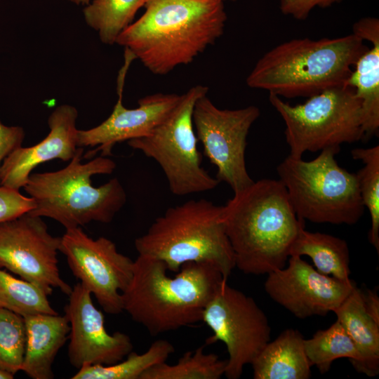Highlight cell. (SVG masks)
Instances as JSON below:
<instances>
[{"label":"cell","instance_id":"836d02e7","mask_svg":"<svg viewBox=\"0 0 379 379\" xmlns=\"http://www.w3.org/2000/svg\"><path fill=\"white\" fill-rule=\"evenodd\" d=\"M362 292V299L365 310L368 314L379 324V297L375 291L367 290Z\"/></svg>","mask_w":379,"mask_h":379},{"label":"cell","instance_id":"f546056e","mask_svg":"<svg viewBox=\"0 0 379 379\" xmlns=\"http://www.w3.org/2000/svg\"><path fill=\"white\" fill-rule=\"evenodd\" d=\"M31 197H25L19 190L0 185V222L15 219L34 208Z\"/></svg>","mask_w":379,"mask_h":379},{"label":"cell","instance_id":"e0dca14e","mask_svg":"<svg viewBox=\"0 0 379 379\" xmlns=\"http://www.w3.org/2000/svg\"><path fill=\"white\" fill-rule=\"evenodd\" d=\"M77 109L69 105L57 107L50 114V132L35 145L20 147L11 152L2 161L0 185L20 190L27 184L32 171L39 164L60 159L70 161L77 148Z\"/></svg>","mask_w":379,"mask_h":379},{"label":"cell","instance_id":"7a4b0ae2","mask_svg":"<svg viewBox=\"0 0 379 379\" xmlns=\"http://www.w3.org/2000/svg\"><path fill=\"white\" fill-rule=\"evenodd\" d=\"M222 218L235 267L246 274H269L286 266L304 221L279 180L263 178L234 193Z\"/></svg>","mask_w":379,"mask_h":379},{"label":"cell","instance_id":"4dcf8cb0","mask_svg":"<svg viewBox=\"0 0 379 379\" xmlns=\"http://www.w3.org/2000/svg\"><path fill=\"white\" fill-rule=\"evenodd\" d=\"M342 0H280L279 8L283 14L296 20H305L317 7L327 8Z\"/></svg>","mask_w":379,"mask_h":379},{"label":"cell","instance_id":"83f0119b","mask_svg":"<svg viewBox=\"0 0 379 379\" xmlns=\"http://www.w3.org/2000/svg\"><path fill=\"white\" fill-rule=\"evenodd\" d=\"M352 158L361 160L363 167L357 173L362 203L370 214L369 242L379 252V145L356 148Z\"/></svg>","mask_w":379,"mask_h":379},{"label":"cell","instance_id":"d590c367","mask_svg":"<svg viewBox=\"0 0 379 379\" xmlns=\"http://www.w3.org/2000/svg\"><path fill=\"white\" fill-rule=\"evenodd\" d=\"M68 1L77 5H80V4L88 5L91 2V0H68Z\"/></svg>","mask_w":379,"mask_h":379},{"label":"cell","instance_id":"d6a6232c","mask_svg":"<svg viewBox=\"0 0 379 379\" xmlns=\"http://www.w3.org/2000/svg\"><path fill=\"white\" fill-rule=\"evenodd\" d=\"M352 33L363 41L372 43L379 40V20L372 17L361 18L354 24Z\"/></svg>","mask_w":379,"mask_h":379},{"label":"cell","instance_id":"52a82bcc","mask_svg":"<svg viewBox=\"0 0 379 379\" xmlns=\"http://www.w3.org/2000/svg\"><path fill=\"white\" fill-rule=\"evenodd\" d=\"M328 147L311 161L286 157L277 166L279 180L297 215L314 223L354 225L361 218L362 203L357 173L340 167Z\"/></svg>","mask_w":379,"mask_h":379},{"label":"cell","instance_id":"9a60e30c","mask_svg":"<svg viewBox=\"0 0 379 379\" xmlns=\"http://www.w3.org/2000/svg\"><path fill=\"white\" fill-rule=\"evenodd\" d=\"M134 59L131 53L125 51V63L117 80L118 100L109 117L94 128L78 130V147L97 146L83 155V158L91 159L98 152H101V156H110L117 143L149 135L180 101L182 95L159 93L140 98L136 108H126L122 102L124 84Z\"/></svg>","mask_w":379,"mask_h":379},{"label":"cell","instance_id":"ffe728a7","mask_svg":"<svg viewBox=\"0 0 379 379\" xmlns=\"http://www.w3.org/2000/svg\"><path fill=\"white\" fill-rule=\"evenodd\" d=\"M298 330H284L270 341L252 361L255 379H308L311 364Z\"/></svg>","mask_w":379,"mask_h":379},{"label":"cell","instance_id":"ba28073f","mask_svg":"<svg viewBox=\"0 0 379 379\" xmlns=\"http://www.w3.org/2000/svg\"><path fill=\"white\" fill-rule=\"evenodd\" d=\"M308 98L291 105L275 94L269 95L285 124L289 155L301 158L305 152L340 147L364 138L361 102L353 88L343 84Z\"/></svg>","mask_w":379,"mask_h":379},{"label":"cell","instance_id":"8992f818","mask_svg":"<svg viewBox=\"0 0 379 379\" xmlns=\"http://www.w3.org/2000/svg\"><path fill=\"white\" fill-rule=\"evenodd\" d=\"M222 211L223 206L205 199L170 207L135 240V249L138 255L163 261L174 272L187 262L209 263L227 280L235 262Z\"/></svg>","mask_w":379,"mask_h":379},{"label":"cell","instance_id":"484cf974","mask_svg":"<svg viewBox=\"0 0 379 379\" xmlns=\"http://www.w3.org/2000/svg\"><path fill=\"white\" fill-rule=\"evenodd\" d=\"M227 360L203 347L185 352L174 364H158L147 370L140 379H220L225 375Z\"/></svg>","mask_w":379,"mask_h":379},{"label":"cell","instance_id":"ac0fdd59","mask_svg":"<svg viewBox=\"0 0 379 379\" xmlns=\"http://www.w3.org/2000/svg\"><path fill=\"white\" fill-rule=\"evenodd\" d=\"M26 343L21 371L32 379L54 378L52 366L69 338L67 317L34 314L23 317Z\"/></svg>","mask_w":379,"mask_h":379},{"label":"cell","instance_id":"277c9868","mask_svg":"<svg viewBox=\"0 0 379 379\" xmlns=\"http://www.w3.org/2000/svg\"><path fill=\"white\" fill-rule=\"evenodd\" d=\"M363 42L353 33L283 42L258 60L246 84L288 98L310 97L345 84L357 60L368 48Z\"/></svg>","mask_w":379,"mask_h":379},{"label":"cell","instance_id":"8d00e7d4","mask_svg":"<svg viewBox=\"0 0 379 379\" xmlns=\"http://www.w3.org/2000/svg\"><path fill=\"white\" fill-rule=\"evenodd\" d=\"M221 1H226V0H221Z\"/></svg>","mask_w":379,"mask_h":379},{"label":"cell","instance_id":"f1b7e54d","mask_svg":"<svg viewBox=\"0 0 379 379\" xmlns=\"http://www.w3.org/2000/svg\"><path fill=\"white\" fill-rule=\"evenodd\" d=\"M26 343L24 318L0 308V368L13 375L21 371Z\"/></svg>","mask_w":379,"mask_h":379},{"label":"cell","instance_id":"6da1fadb","mask_svg":"<svg viewBox=\"0 0 379 379\" xmlns=\"http://www.w3.org/2000/svg\"><path fill=\"white\" fill-rule=\"evenodd\" d=\"M144 7L116 44L157 75L191 63L222 35L227 21L221 0H147Z\"/></svg>","mask_w":379,"mask_h":379},{"label":"cell","instance_id":"5b68a950","mask_svg":"<svg viewBox=\"0 0 379 379\" xmlns=\"http://www.w3.org/2000/svg\"><path fill=\"white\" fill-rule=\"evenodd\" d=\"M83 153L84 147H79L64 168L29 175L23 188L35 206L29 214L53 219L66 230L113 220L126 201L122 185L114 178L95 187L91 177L112 173L116 164L101 155L82 163Z\"/></svg>","mask_w":379,"mask_h":379},{"label":"cell","instance_id":"9c48e42d","mask_svg":"<svg viewBox=\"0 0 379 379\" xmlns=\"http://www.w3.org/2000/svg\"><path fill=\"white\" fill-rule=\"evenodd\" d=\"M208 90L201 85L192 87L182 94L177 106L149 135L128 141L131 147L159 164L171 192L176 196L212 190L220 183L201 166L192 121L194 104Z\"/></svg>","mask_w":379,"mask_h":379},{"label":"cell","instance_id":"2e32d148","mask_svg":"<svg viewBox=\"0 0 379 379\" xmlns=\"http://www.w3.org/2000/svg\"><path fill=\"white\" fill-rule=\"evenodd\" d=\"M64 312L70 326L69 361L76 368L112 365L133 351L128 335L107 332L103 314L93 304L90 291L81 283L72 287Z\"/></svg>","mask_w":379,"mask_h":379},{"label":"cell","instance_id":"7c38bea8","mask_svg":"<svg viewBox=\"0 0 379 379\" xmlns=\"http://www.w3.org/2000/svg\"><path fill=\"white\" fill-rule=\"evenodd\" d=\"M60 251L74 276L109 314L124 311L122 292L128 286L133 260L119 253L110 239H93L80 227L66 230Z\"/></svg>","mask_w":379,"mask_h":379},{"label":"cell","instance_id":"1f68e13d","mask_svg":"<svg viewBox=\"0 0 379 379\" xmlns=\"http://www.w3.org/2000/svg\"><path fill=\"white\" fill-rule=\"evenodd\" d=\"M25 132L20 126H8L0 121V171L4 159L14 149L22 146Z\"/></svg>","mask_w":379,"mask_h":379},{"label":"cell","instance_id":"4fadbf2b","mask_svg":"<svg viewBox=\"0 0 379 379\" xmlns=\"http://www.w3.org/2000/svg\"><path fill=\"white\" fill-rule=\"evenodd\" d=\"M61 237H53L41 217L25 213L0 222V268L41 288L69 295L72 288L60 277L58 252Z\"/></svg>","mask_w":379,"mask_h":379},{"label":"cell","instance_id":"8fae6325","mask_svg":"<svg viewBox=\"0 0 379 379\" xmlns=\"http://www.w3.org/2000/svg\"><path fill=\"white\" fill-rule=\"evenodd\" d=\"M260 116L254 105L236 109H220L207 97L195 102L192 121L204 153L217 168L215 178L225 182L234 193L254 181L246 169L245 152L249 130Z\"/></svg>","mask_w":379,"mask_h":379},{"label":"cell","instance_id":"4316f807","mask_svg":"<svg viewBox=\"0 0 379 379\" xmlns=\"http://www.w3.org/2000/svg\"><path fill=\"white\" fill-rule=\"evenodd\" d=\"M48 296L35 285L0 268V308L22 317L34 314H58L51 305Z\"/></svg>","mask_w":379,"mask_h":379},{"label":"cell","instance_id":"d6986e66","mask_svg":"<svg viewBox=\"0 0 379 379\" xmlns=\"http://www.w3.org/2000/svg\"><path fill=\"white\" fill-rule=\"evenodd\" d=\"M333 312L359 354V360L354 368L369 377L378 375L379 324L366 312L361 290L355 286Z\"/></svg>","mask_w":379,"mask_h":379},{"label":"cell","instance_id":"44dd1931","mask_svg":"<svg viewBox=\"0 0 379 379\" xmlns=\"http://www.w3.org/2000/svg\"><path fill=\"white\" fill-rule=\"evenodd\" d=\"M307 255L319 272L350 282V251L347 242L337 237L312 232L302 227L291 246L290 256Z\"/></svg>","mask_w":379,"mask_h":379},{"label":"cell","instance_id":"d4e9b609","mask_svg":"<svg viewBox=\"0 0 379 379\" xmlns=\"http://www.w3.org/2000/svg\"><path fill=\"white\" fill-rule=\"evenodd\" d=\"M304 347L311 366H315L321 373L328 372L336 359L347 358L353 366L359 360L354 343L337 319L328 328L305 339Z\"/></svg>","mask_w":379,"mask_h":379},{"label":"cell","instance_id":"603a6c76","mask_svg":"<svg viewBox=\"0 0 379 379\" xmlns=\"http://www.w3.org/2000/svg\"><path fill=\"white\" fill-rule=\"evenodd\" d=\"M175 352L166 340H157L143 353L131 351L126 359L112 365L86 366L79 369L72 379H140L151 367L167 361Z\"/></svg>","mask_w":379,"mask_h":379},{"label":"cell","instance_id":"e575fe53","mask_svg":"<svg viewBox=\"0 0 379 379\" xmlns=\"http://www.w3.org/2000/svg\"><path fill=\"white\" fill-rule=\"evenodd\" d=\"M14 375L13 373L0 368V379H13Z\"/></svg>","mask_w":379,"mask_h":379},{"label":"cell","instance_id":"5bb4252c","mask_svg":"<svg viewBox=\"0 0 379 379\" xmlns=\"http://www.w3.org/2000/svg\"><path fill=\"white\" fill-rule=\"evenodd\" d=\"M264 284L274 302L299 319L333 312L356 286L324 274L298 255L269 274Z\"/></svg>","mask_w":379,"mask_h":379},{"label":"cell","instance_id":"7402d4cb","mask_svg":"<svg viewBox=\"0 0 379 379\" xmlns=\"http://www.w3.org/2000/svg\"><path fill=\"white\" fill-rule=\"evenodd\" d=\"M371 44L358 58L345 82L361 102L363 139L378 135L379 131V40Z\"/></svg>","mask_w":379,"mask_h":379},{"label":"cell","instance_id":"3957f363","mask_svg":"<svg viewBox=\"0 0 379 379\" xmlns=\"http://www.w3.org/2000/svg\"><path fill=\"white\" fill-rule=\"evenodd\" d=\"M167 271L163 261L138 255L122 292L124 311L152 335L202 321L207 303L219 285L227 281L206 262H187L173 277Z\"/></svg>","mask_w":379,"mask_h":379},{"label":"cell","instance_id":"30bf717a","mask_svg":"<svg viewBox=\"0 0 379 379\" xmlns=\"http://www.w3.org/2000/svg\"><path fill=\"white\" fill-rule=\"evenodd\" d=\"M202 321L213 334L206 344L222 342L228 359L225 375L241 377L244 367L251 364L270 341L271 328L265 312L253 298L223 281L205 307Z\"/></svg>","mask_w":379,"mask_h":379},{"label":"cell","instance_id":"cb8c5ba5","mask_svg":"<svg viewBox=\"0 0 379 379\" xmlns=\"http://www.w3.org/2000/svg\"><path fill=\"white\" fill-rule=\"evenodd\" d=\"M147 0H93L84 9L86 24L95 29L103 44H116Z\"/></svg>","mask_w":379,"mask_h":379}]
</instances>
